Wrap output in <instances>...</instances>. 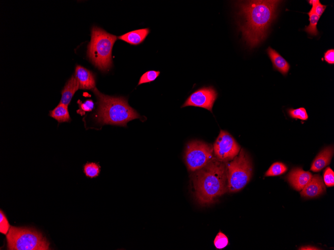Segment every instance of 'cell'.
<instances>
[{"instance_id":"1","label":"cell","mask_w":334,"mask_h":250,"mask_svg":"<svg viewBox=\"0 0 334 250\" xmlns=\"http://www.w3.org/2000/svg\"><path fill=\"white\" fill-rule=\"evenodd\" d=\"M280 0H248L241 2L240 14L244 22L238 24L242 38L250 48L258 45L266 37L268 30L276 17Z\"/></svg>"},{"instance_id":"2","label":"cell","mask_w":334,"mask_h":250,"mask_svg":"<svg viewBox=\"0 0 334 250\" xmlns=\"http://www.w3.org/2000/svg\"><path fill=\"white\" fill-rule=\"evenodd\" d=\"M192 181L196 201L210 205L228 191L226 162L214 157L206 165L194 172Z\"/></svg>"},{"instance_id":"3","label":"cell","mask_w":334,"mask_h":250,"mask_svg":"<svg viewBox=\"0 0 334 250\" xmlns=\"http://www.w3.org/2000/svg\"><path fill=\"white\" fill-rule=\"evenodd\" d=\"M92 90L98 100L94 118L98 123L125 127L129 121L140 118L138 113L128 105L126 98L105 95L96 87Z\"/></svg>"},{"instance_id":"4","label":"cell","mask_w":334,"mask_h":250,"mask_svg":"<svg viewBox=\"0 0 334 250\" xmlns=\"http://www.w3.org/2000/svg\"><path fill=\"white\" fill-rule=\"evenodd\" d=\"M117 37L101 28L94 26L88 46L87 55L92 63L102 71L108 70L112 65V52Z\"/></svg>"},{"instance_id":"5","label":"cell","mask_w":334,"mask_h":250,"mask_svg":"<svg viewBox=\"0 0 334 250\" xmlns=\"http://www.w3.org/2000/svg\"><path fill=\"white\" fill-rule=\"evenodd\" d=\"M9 250H48L50 243L35 229L11 226L6 236Z\"/></svg>"},{"instance_id":"6","label":"cell","mask_w":334,"mask_h":250,"mask_svg":"<svg viewBox=\"0 0 334 250\" xmlns=\"http://www.w3.org/2000/svg\"><path fill=\"white\" fill-rule=\"evenodd\" d=\"M228 169V191L230 193L240 191L250 181L252 167L250 157L241 149L231 161L226 162Z\"/></svg>"},{"instance_id":"7","label":"cell","mask_w":334,"mask_h":250,"mask_svg":"<svg viewBox=\"0 0 334 250\" xmlns=\"http://www.w3.org/2000/svg\"><path fill=\"white\" fill-rule=\"evenodd\" d=\"M214 156L213 146L205 142L194 140L186 147L184 160L188 171L194 172L206 165Z\"/></svg>"},{"instance_id":"8","label":"cell","mask_w":334,"mask_h":250,"mask_svg":"<svg viewBox=\"0 0 334 250\" xmlns=\"http://www.w3.org/2000/svg\"><path fill=\"white\" fill-rule=\"evenodd\" d=\"M213 148L214 156L218 159L228 162L238 154L240 147L229 133L220 130Z\"/></svg>"},{"instance_id":"9","label":"cell","mask_w":334,"mask_h":250,"mask_svg":"<svg viewBox=\"0 0 334 250\" xmlns=\"http://www.w3.org/2000/svg\"><path fill=\"white\" fill-rule=\"evenodd\" d=\"M218 93L212 86L204 87L193 92L186 100L182 107L195 106L204 108L212 112Z\"/></svg>"},{"instance_id":"10","label":"cell","mask_w":334,"mask_h":250,"mask_svg":"<svg viewBox=\"0 0 334 250\" xmlns=\"http://www.w3.org/2000/svg\"><path fill=\"white\" fill-rule=\"evenodd\" d=\"M325 191L326 187L322 177L316 174L312 176L310 182L302 189L300 195L306 198H312L320 196Z\"/></svg>"},{"instance_id":"11","label":"cell","mask_w":334,"mask_h":250,"mask_svg":"<svg viewBox=\"0 0 334 250\" xmlns=\"http://www.w3.org/2000/svg\"><path fill=\"white\" fill-rule=\"evenodd\" d=\"M312 175L300 168H295L289 173L287 178L290 185L296 190L300 191L310 182Z\"/></svg>"},{"instance_id":"12","label":"cell","mask_w":334,"mask_h":250,"mask_svg":"<svg viewBox=\"0 0 334 250\" xmlns=\"http://www.w3.org/2000/svg\"><path fill=\"white\" fill-rule=\"evenodd\" d=\"M74 76L78 82L80 89L92 90L96 87L95 76L90 70L77 65Z\"/></svg>"},{"instance_id":"13","label":"cell","mask_w":334,"mask_h":250,"mask_svg":"<svg viewBox=\"0 0 334 250\" xmlns=\"http://www.w3.org/2000/svg\"><path fill=\"white\" fill-rule=\"evenodd\" d=\"M334 154L332 146L326 147L322 150L314 159L310 170L314 172L321 171L329 165Z\"/></svg>"},{"instance_id":"14","label":"cell","mask_w":334,"mask_h":250,"mask_svg":"<svg viewBox=\"0 0 334 250\" xmlns=\"http://www.w3.org/2000/svg\"><path fill=\"white\" fill-rule=\"evenodd\" d=\"M80 88L78 79L72 75L66 83L62 91V97L60 103L68 106L74 94Z\"/></svg>"},{"instance_id":"15","label":"cell","mask_w":334,"mask_h":250,"mask_svg":"<svg viewBox=\"0 0 334 250\" xmlns=\"http://www.w3.org/2000/svg\"><path fill=\"white\" fill-rule=\"evenodd\" d=\"M266 51L272 63L274 68L283 75L286 74L290 68L288 62L279 53L270 47H268Z\"/></svg>"},{"instance_id":"16","label":"cell","mask_w":334,"mask_h":250,"mask_svg":"<svg viewBox=\"0 0 334 250\" xmlns=\"http://www.w3.org/2000/svg\"><path fill=\"white\" fill-rule=\"evenodd\" d=\"M149 32V28H142L127 32L118 38L130 44L138 45L144 40Z\"/></svg>"},{"instance_id":"17","label":"cell","mask_w":334,"mask_h":250,"mask_svg":"<svg viewBox=\"0 0 334 250\" xmlns=\"http://www.w3.org/2000/svg\"><path fill=\"white\" fill-rule=\"evenodd\" d=\"M49 115L57 120L58 123L68 122L70 120L68 106L60 103L50 111Z\"/></svg>"},{"instance_id":"18","label":"cell","mask_w":334,"mask_h":250,"mask_svg":"<svg viewBox=\"0 0 334 250\" xmlns=\"http://www.w3.org/2000/svg\"><path fill=\"white\" fill-rule=\"evenodd\" d=\"M308 14L309 16L308 20L310 24L308 26L305 27L304 30L311 35L316 36L318 34L316 25L320 16L315 13L310 11H309Z\"/></svg>"},{"instance_id":"19","label":"cell","mask_w":334,"mask_h":250,"mask_svg":"<svg viewBox=\"0 0 334 250\" xmlns=\"http://www.w3.org/2000/svg\"><path fill=\"white\" fill-rule=\"evenodd\" d=\"M100 171V167L96 163L88 162L84 166V172L87 177L96 178L99 175Z\"/></svg>"},{"instance_id":"20","label":"cell","mask_w":334,"mask_h":250,"mask_svg":"<svg viewBox=\"0 0 334 250\" xmlns=\"http://www.w3.org/2000/svg\"><path fill=\"white\" fill-rule=\"evenodd\" d=\"M287 170L286 166L281 162L272 164L265 174V176H278L285 173Z\"/></svg>"},{"instance_id":"21","label":"cell","mask_w":334,"mask_h":250,"mask_svg":"<svg viewBox=\"0 0 334 250\" xmlns=\"http://www.w3.org/2000/svg\"><path fill=\"white\" fill-rule=\"evenodd\" d=\"M160 74V72L159 71L150 70L146 71L141 76L138 85L154 81Z\"/></svg>"},{"instance_id":"22","label":"cell","mask_w":334,"mask_h":250,"mask_svg":"<svg viewBox=\"0 0 334 250\" xmlns=\"http://www.w3.org/2000/svg\"><path fill=\"white\" fill-rule=\"evenodd\" d=\"M290 116L296 119H299L306 120L308 119V115L306 110L304 107H300L297 109H290L288 110Z\"/></svg>"},{"instance_id":"23","label":"cell","mask_w":334,"mask_h":250,"mask_svg":"<svg viewBox=\"0 0 334 250\" xmlns=\"http://www.w3.org/2000/svg\"><path fill=\"white\" fill-rule=\"evenodd\" d=\"M308 1L312 6L310 11L315 13L319 16H321L324 11L326 5L322 4L319 0H310Z\"/></svg>"},{"instance_id":"24","label":"cell","mask_w":334,"mask_h":250,"mask_svg":"<svg viewBox=\"0 0 334 250\" xmlns=\"http://www.w3.org/2000/svg\"><path fill=\"white\" fill-rule=\"evenodd\" d=\"M228 243L227 237L221 232H219L214 240V245L218 249L225 248Z\"/></svg>"},{"instance_id":"25","label":"cell","mask_w":334,"mask_h":250,"mask_svg":"<svg viewBox=\"0 0 334 250\" xmlns=\"http://www.w3.org/2000/svg\"><path fill=\"white\" fill-rule=\"evenodd\" d=\"M78 103L79 106V109L77 112L82 115L86 112L91 111L94 108V103L92 100H87L84 102L82 103L80 100H78Z\"/></svg>"},{"instance_id":"26","label":"cell","mask_w":334,"mask_h":250,"mask_svg":"<svg viewBox=\"0 0 334 250\" xmlns=\"http://www.w3.org/2000/svg\"><path fill=\"white\" fill-rule=\"evenodd\" d=\"M10 228L8 221L2 210H0V232L6 235Z\"/></svg>"},{"instance_id":"27","label":"cell","mask_w":334,"mask_h":250,"mask_svg":"<svg viewBox=\"0 0 334 250\" xmlns=\"http://www.w3.org/2000/svg\"><path fill=\"white\" fill-rule=\"evenodd\" d=\"M324 181L327 187H332L334 185V173L330 167L326 168L324 171Z\"/></svg>"},{"instance_id":"28","label":"cell","mask_w":334,"mask_h":250,"mask_svg":"<svg viewBox=\"0 0 334 250\" xmlns=\"http://www.w3.org/2000/svg\"><path fill=\"white\" fill-rule=\"evenodd\" d=\"M324 59L328 64L334 63V49H330L324 53Z\"/></svg>"},{"instance_id":"29","label":"cell","mask_w":334,"mask_h":250,"mask_svg":"<svg viewBox=\"0 0 334 250\" xmlns=\"http://www.w3.org/2000/svg\"><path fill=\"white\" fill-rule=\"evenodd\" d=\"M298 250H320L318 249V248H316V247H312V246H306V247H302L300 248Z\"/></svg>"}]
</instances>
